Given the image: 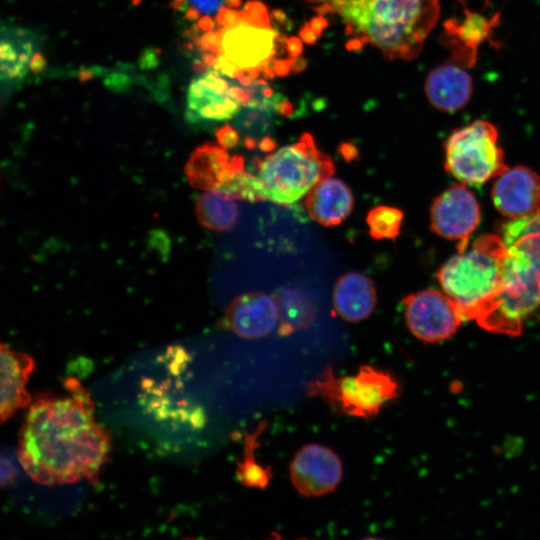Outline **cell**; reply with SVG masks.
<instances>
[{
	"label": "cell",
	"mask_w": 540,
	"mask_h": 540,
	"mask_svg": "<svg viewBox=\"0 0 540 540\" xmlns=\"http://www.w3.org/2000/svg\"><path fill=\"white\" fill-rule=\"evenodd\" d=\"M468 69L451 59L432 69L424 85L428 101L448 113L465 107L473 93V80Z\"/></svg>",
	"instance_id": "obj_16"
},
{
	"label": "cell",
	"mask_w": 540,
	"mask_h": 540,
	"mask_svg": "<svg viewBox=\"0 0 540 540\" xmlns=\"http://www.w3.org/2000/svg\"><path fill=\"white\" fill-rule=\"evenodd\" d=\"M479 221L478 201L464 184H454L443 191L430 208L431 229L443 238L458 241V252L467 249L469 236Z\"/></svg>",
	"instance_id": "obj_10"
},
{
	"label": "cell",
	"mask_w": 540,
	"mask_h": 540,
	"mask_svg": "<svg viewBox=\"0 0 540 540\" xmlns=\"http://www.w3.org/2000/svg\"><path fill=\"white\" fill-rule=\"evenodd\" d=\"M244 167L241 156H229L214 143L198 146L190 155L184 171L191 186L215 191L234 171Z\"/></svg>",
	"instance_id": "obj_17"
},
{
	"label": "cell",
	"mask_w": 540,
	"mask_h": 540,
	"mask_svg": "<svg viewBox=\"0 0 540 540\" xmlns=\"http://www.w3.org/2000/svg\"><path fill=\"white\" fill-rule=\"evenodd\" d=\"M171 7L176 11H185L188 7V0H172Z\"/></svg>",
	"instance_id": "obj_31"
},
{
	"label": "cell",
	"mask_w": 540,
	"mask_h": 540,
	"mask_svg": "<svg viewBox=\"0 0 540 540\" xmlns=\"http://www.w3.org/2000/svg\"><path fill=\"white\" fill-rule=\"evenodd\" d=\"M377 294L372 280L359 272L342 275L333 288V305L337 314L347 322L368 318L375 309Z\"/></svg>",
	"instance_id": "obj_19"
},
{
	"label": "cell",
	"mask_w": 540,
	"mask_h": 540,
	"mask_svg": "<svg viewBox=\"0 0 540 540\" xmlns=\"http://www.w3.org/2000/svg\"><path fill=\"white\" fill-rule=\"evenodd\" d=\"M196 216L202 226L213 231H227L237 222L236 202L217 191L205 190L196 200Z\"/></svg>",
	"instance_id": "obj_21"
},
{
	"label": "cell",
	"mask_w": 540,
	"mask_h": 540,
	"mask_svg": "<svg viewBox=\"0 0 540 540\" xmlns=\"http://www.w3.org/2000/svg\"><path fill=\"white\" fill-rule=\"evenodd\" d=\"M403 212L392 206L379 205L372 208L367 217L369 234L377 240H394L400 233Z\"/></svg>",
	"instance_id": "obj_23"
},
{
	"label": "cell",
	"mask_w": 540,
	"mask_h": 540,
	"mask_svg": "<svg viewBox=\"0 0 540 540\" xmlns=\"http://www.w3.org/2000/svg\"><path fill=\"white\" fill-rule=\"evenodd\" d=\"M403 305L407 328L425 343L447 340L464 320L456 303L434 289L409 294L403 299Z\"/></svg>",
	"instance_id": "obj_9"
},
{
	"label": "cell",
	"mask_w": 540,
	"mask_h": 540,
	"mask_svg": "<svg viewBox=\"0 0 540 540\" xmlns=\"http://www.w3.org/2000/svg\"><path fill=\"white\" fill-rule=\"evenodd\" d=\"M200 13H214L221 7L223 0H190Z\"/></svg>",
	"instance_id": "obj_27"
},
{
	"label": "cell",
	"mask_w": 540,
	"mask_h": 540,
	"mask_svg": "<svg viewBox=\"0 0 540 540\" xmlns=\"http://www.w3.org/2000/svg\"><path fill=\"white\" fill-rule=\"evenodd\" d=\"M240 108L228 93L210 88L200 77L189 86L186 118L190 123L224 121L234 117Z\"/></svg>",
	"instance_id": "obj_20"
},
{
	"label": "cell",
	"mask_w": 540,
	"mask_h": 540,
	"mask_svg": "<svg viewBox=\"0 0 540 540\" xmlns=\"http://www.w3.org/2000/svg\"><path fill=\"white\" fill-rule=\"evenodd\" d=\"M499 23V14L486 17L479 12L465 9L461 20L449 19L445 22V40L451 48L450 59L472 68L477 61L478 48L491 41L493 30Z\"/></svg>",
	"instance_id": "obj_15"
},
{
	"label": "cell",
	"mask_w": 540,
	"mask_h": 540,
	"mask_svg": "<svg viewBox=\"0 0 540 540\" xmlns=\"http://www.w3.org/2000/svg\"><path fill=\"white\" fill-rule=\"evenodd\" d=\"M192 68L196 73H204L209 67L201 59H196L193 62Z\"/></svg>",
	"instance_id": "obj_32"
},
{
	"label": "cell",
	"mask_w": 540,
	"mask_h": 540,
	"mask_svg": "<svg viewBox=\"0 0 540 540\" xmlns=\"http://www.w3.org/2000/svg\"><path fill=\"white\" fill-rule=\"evenodd\" d=\"M109 83L115 85L117 83V81H116V79H113V80H110ZM120 83H121V85L125 84V77L124 78L122 77L121 81L119 82V85H120Z\"/></svg>",
	"instance_id": "obj_35"
},
{
	"label": "cell",
	"mask_w": 540,
	"mask_h": 540,
	"mask_svg": "<svg viewBox=\"0 0 540 540\" xmlns=\"http://www.w3.org/2000/svg\"><path fill=\"white\" fill-rule=\"evenodd\" d=\"M301 48L300 40L282 35L270 17L249 20L241 11L238 23L222 36V53L252 81L288 74Z\"/></svg>",
	"instance_id": "obj_6"
},
{
	"label": "cell",
	"mask_w": 540,
	"mask_h": 540,
	"mask_svg": "<svg viewBox=\"0 0 540 540\" xmlns=\"http://www.w3.org/2000/svg\"><path fill=\"white\" fill-rule=\"evenodd\" d=\"M34 368L30 355L0 342V426L30 404L27 383Z\"/></svg>",
	"instance_id": "obj_14"
},
{
	"label": "cell",
	"mask_w": 540,
	"mask_h": 540,
	"mask_svg": "<svg viewBox=\"0 0 540 540\" xmlns=\"http://www.w3.org/2000/svg\"><path fill=\"white\" fill-rule=\"evenodd\" d=\"M200 17V11L195 6H189L185 10L184 18L189 21L198 20Z\"/></svg>",
	"instance_id": "obj_30"
},
{
	"label": "cell",
	"mask_w": 540,
	"mask_h": 540,
	"mask_svg": "<svg viewBox=\"0 0 540 540\" xmlns=\"http://www.w3.org/2000/svg\"><path fill=\"white\" fill-rule=\"evenodd\" d=\"M506 246L497 293L476 319L485 330L510 336L540 306V205L531 213L501 224Z\"/></svg>",
	"instance_id": "obj_2"
},
{
	"label": "cell",
	"mask_w": 540,
	"mask_h": 540,
	"mask_svg": "<svg viewBox=\"0 0 540 540\" xmlns=\"http://www.w3.org/2000/svg\"><path fill=\"white\" fill-rule=\"evenodd\" d=\"M216 138L218 144L224 149L234 148L239 142L238 131L229 124L217 129Z\"/></svg>",
	"instance_id": "obj_25"
},
{
	"label": "cell",
	"mask_w": 540,
	"mask_h": 540,
	"mask_svg": "<svg viewBox=\"0 0 540 540\" xmlns=\"http://www.w3.org/2000/svg\"><path fill=\"white\" fill-rule=\"evenodd\" d=\"M156 64V53L155 52H148L143 54L141 58V66L146 68L150 66H154Z\"/></svg>",
	"instance_id": "obj_29"
},
{
	"label": "cell",
	"mask_w": 540,
	"mask_h": 540,
	"mask_svg": "<svg viewBox=\"0 0 540 540\" xmlns=\"http://www.w3.org/2000/svg\"><path fill=\"white\" fill-rule=\"evenodd\" d=\"M254 166L262 201L282 205L297 202L334 172L331 158L317 148L309 133L264 158H256Z\"/></svg>",
	"instance_id": "obj_5"
},
{
	"label": "cell",
	"mask_w": 540,
	"mask_h": 540,
	"mask_svg": "<svg viewBox=\"0 0 540 540\" xmlns=\"http://www.w3.org/2000/svg\"><path fill=\"white\" fill-rule=\"evenodd\" d=\"M357 44H371L389 60H411L435 27L438 0H323Z\"/></svg>",
	"instance_id": "obj_3"
},
{
	"label": "cell",
	"mask_w": 540,
	"mask_h": 540,
	"mask_svg": "<svg viewBox=\"0 0 540 540\" xmlns=\"http://www.w3.org/2000/svg\"><path fill=\"white\" fill-rule=\"evenodd\" d=\"M222 36L223 30L218 29L217 31H207L205 34L200 37H195L193 42L197 47H199L204 52H211L216 55L222 53Z\"/></svg>",
	"instance_id": "obj_24"
},
{
	"label": "cell",
	"mask_w": 540,
	"mask_h": 540,
	"mask_svg": "<svg viewBox=\"0 0 540 540\" xmlns=\"http://www.w3.org/2000/svg\"><path fill=\"white\" fill-rule=\"evenodd\" d=\"M496 209L509 219L534 211L540 205V177L524 166L505 169L492 187Z\"/></svg>",
	"instance_id": "obj_13"
},
{
	"label": "cell",
	"mask_w": 540,
	"mask_h": 540,
	"mask_svg": "<svg viewBox=\"0 0 540 540\" xmlns=\"http://www.w3.org/2000/svg\"><path fill=\"white\" fill-rule=\"evenodd\" d=\"M505 252L499 235H481L438 270L444 293L456 303L464 320H476L495 297Z\"/></svg>",
	"instance_id": "obj_4"
},
{
	"label": "cell",
	"mask_w": 540,
	"mask_h": 540,
	"mask_svg": "<svg viewBox=\"0 0 540 540\" xmlns=\"http://www.w3.org/2000/svg\"><path fill=\"white\" fill-rule=\"evenodd\" d=\"M198 26L202 31H212L215 28V22L209 16H204L198 20Z\"/></svg>",
	"instance_id": "obj_28"
},
{
	"label": "cell",
	"mask_w": 540,
	"mask_h": 540,
	"mask_svg": "<svg viewBox=\"0 0 540 540\" xmlns=\"http://www.w3.org/2000/svg\"><path fill=\"white\" fill-rule=\"evenodd\" d=\"M353 204L350 188L342 180L332 176L318 182L305 199V207L310 217L324 226L342 223L351 213Z\"/></svg>",
	"instance_id": "obj_18"
},
{
	"label": "cell",
	"mask_w": 540,
	"mask_h": 540,
	"mask_svg": "<svg viewBox=\"0 0 540 540\" xmlns=\"http://www.w3.org/2000/svg\"><path fill=\"white\" fill-rule=\"evenodd\" d=\"M289 475L294 488L305 497H320L334 491L342 480L343 467L329 447L307 444L294 455Z\"/></svg>",
	"instance_id": "obj_11"
},
{
	"label": "cell",
	"mask_w": 540,
	"mask_h": 540,
	"mask_svg": "<svg viewBox=\"0 0 540 540\" xmlns=\"http://www.w3.org/2000/svg\"><path fill=\"white\" fill-rule=\"evenodd\" d=\"M242 4V0H225V6L237 9Z\"/></svg>",
	"instance_id": "obj_34"
},
{
	"label": "cell",
	"mask_w": 540,
	"mask_h": 540,
	"mask_svg": "<svg viewBox=\"0 0 540 540\" xmlns=\"http://www.w3.org/2000/svg\"><path fill=\"white\" fill-rule=\"evenodd\" d=\"M239 17L240 10L223 6L218 11V14L216 16V23L219 26V29L224 31L228 28L235 26L239 21Z\"/></svg>",
	"instance_id": "obj_26"
},
{
	"label": "cell",
	"mask_w": 540,
	"mask_h": 540,
	"mask_svg": "<svg viewBox=\"0 0 540 540\" xmlns=\"http://www.w3.org/2000/svg\"><path fill=\"white\" fill-rule=\"evenodd\" d=\"M95 76V70L94 69H83L79 73V79L81 81H88L92 79Z\"/></svg>",
	"instance_id": "obj_33"
},
{
	"label": "cell",
	"mask_w": 540,
	"mask_h": 540,
	"mask_svg": "<svg viewBox=\"0 0 540 540\" xmlns=\"http://www.w3.org/2000/svg\"><path fill=\"white\" fill-rule=\"evenodd\" d=\"M263 429L264 426L260 425L255 432L246 436L244 441V457L242 462L238 463L236 471L239 481L243 485L251 488H266L272 478L270 468L257 463L254 456V450L258 444L257 439Z\"/></svg>",
	"instance_id": "obj_22"
},
{
	"label": "cell",
	"mask_w": 540,
	"mask_h": 540,
	"mask_svg": "<svg viewBox=\"0 0 540 540\" xmlns=\"http://www.w3.org/2000/svg\"><path fill=\"white\" fill-rule=\"evenodd\" d=\"M279 323L277 300L263 292H250L237 297L227 307L221 324L246 340L270 334Z\"/></svg>",
	"instance_id": "obj_12"
},
{
	"label": "cell",
	"mask_w": 540,
	"mask_h": 540,
	"mask_svg": "<svg viewBox=\"0 0 540 540\" xmlns=\"http://www.w3.org/2000/svg\"><path fill=\"white\" fill-rule=\"evenodd\" d=\"M445 168L458 180L474 185L500 175L507 166L496 127L476 120L455 130L445 142Z\"/></svg>",
	"instance_id": "obj_8"
},
{
	"label": "cell",
	"mask_w": 540,
	"mask_h": 540,
	"mask_svg": "<svg viewBox=\"0 0 540 540\" xmlns=\"http://www.w3.org/2000/svg\"><path fill=\"white\" fill-rule=\"evenodd\" d=\"M63 394L32 398L20 429L16 454L25 473L43 485L97 481L111 451L108 431L94 416L90 393L75 378Z\"/></svg>",
	"instance_id": "obj_1"
},
{
	"label": "cell",
	"mask_w": 540,
	"mask_h": 540,
	"mask_svg": "<svg viewBox=\"0 0 540 540\" xmlns=\"http://www.w3.org/2000/svg\"><path fill=\"white\" fill-rule=\"evenodd\" d=\"M306 389L310 396L323 399L340 414L367 419L396 399L400 387L387 371L363 365L356 374L341 377L326 368Z\"/></svg>",
	"instance_id": "obj_7"
}]
</instances>
